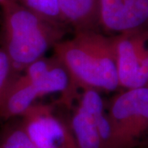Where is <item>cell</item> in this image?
Segmentation results:
<instances>
[{
  "label": "cell",
  "instance_id": "obj_1",
  "mask_svg": "<svg viewBox=\"0 0 148 148\" xmlns=\"http://www.w3.org/2000/svg\"><path fill=\"white\" fill-rule=\"evenodd\" d=\"M53 49L69 73L73 99L78 89L113 91L119 87L114 36L99 31L75 32Z\"/></svg>",
  "mask_w": 148,
  "mask_h": 148
},
{
  "label": "cell",
  "instance_id": "obj_2",
  "mask_svg": "<svg viewBox=\"0 0 148 148\" xmlns=\"http://www.w3.org/2000/svg\"><path fill=\"white\" fill-rule=\"evenodd\" d=\"M1 6L3 14L2 48L19 73L45 57L49 49L64 39L63 25L48 21L15 0H7Z\"/></svg>",
  "mask_w": 148,
  "mask_h": 148
},
{
  "label": "cell",
  "instance_id": "obj_3",
  "mask_svg": "<svg viewBox=\"0 0 148 148\" xmlns=\"http://www.w3.org/2000/svg\"><path fill=\"white\" fill-rule=\"evenodd\" d=\"M53 93H60L62 102L71 106L73 99L69 73L54 55L40 58L14 79L0 106V118L21 117L38 98Z\"/></svg>",
  "mask_w": 148,
  "mask_h": 148
},
{
  "label": "cell",
  "instance_id": "obj_4",
  "mask_svg": "<svg viewBox=\"0 0 148 148\" xmlns=\"http://www.w3.org/2000/svg\"><path fill=\"white\" fill-rule=\"evenodd\" d=\"M109 148H134L148 134V87L127 89L111 101Z\"/></svg>",
  "mask_w": 148,
  "mask_h": 148
},
{
  "label": "cell",
  "instance_id": "obj_5",
  "mask_svg": "<svg viewBox=\"0 0 148 148\" xmlns=\"http://www.w3.org/2000/svg\"><path fill=\"white\" fill-rule=\"evenodd\" d=\"M69 125L77 148H109L110 126L100 91L82 90Z\"/></svg>",
  "mask_w": 148,
  "mask_h": 148
},
{
  "label": "cell",
  "instance_id": "obj_6",
  "mask_svg": "<svg viewBox=\"0 0 148 148\" xmlns=\"http://www.w3.org/2000/svg\"><path fill=\"white\" fill-rule=\"evenodd\" d=\"M119 86L148 87V28L114 36Z\"/></svg>",
  "mask_w": 148,
  "mask_h": 148
},
{
  "label": "cell",
  "instance_id": "obj_7",
  "mask_svg": "<svg viewBox=\"0 0 148 148\" xmlns=\"http://www.w3.org/2000/svg\"><path fill=\"white\" fill-rule=\"evenodd\" d=\"M21 118L24 130L38 148H77L69 125L55 115L53 106L35 103Z\"/></svg>",
  "mask_w": 148,
  "mask_h": 148
},
{
  "label": "cell",
  "instance_id": "obj_8",
  "mask_svg": "<svg viewBox=\"0 0 148 148\" xmlns=\"http://www.w3.org/2000/svg\"><path fill=\"white\" fill-rule=\"evenodd\" d=\"M100 27L116 35L146 27L148 0H99Z\"/></svg>",
  "mask_w": 148,
  "mask_h": 148
},
{
  "label": "cell",
  "instance_id": "obj_9",
  "mask_svg": "<svg viewBox=\"0 0 148 148\" xmlns=\"http://www.w3.org/2000/svg\"><path fill=\"white\" fill-rule=\"evenodd\" d=\"M64 24L74 32L98 31L99 0H58Z\"/></svg>",
  "mask_w": 148,
  "mask_h": 148
},
{
  "label": "cell",
  "instance_id": "obj_10",
  "mask_svg": "<svg viewBox=\"0 0 148 148\" xmlns=\"http://www.w3.org/2000/svg\"><path fill=\"white\" fill-rule=\"evenodd\" d=\"M21 6L42 16L48 21L63 25L64 22L60 13L58 0H15Z\"/></svg>",
  "mask_w": 148,
  "mask_h": 148
},
{
  "label": "cell",
  "instance_id": "obj_11",
  "mask_svg": "<svg viewBox=\"0 0 148 148\" xmlns=\"http://www.w3.org/2000/svg\"><path fill=\"white\" fill-rule=\"evenodd\" d=\"M0 148H38L27 135L21 121L6 127L0 140Z\"/></svg>",
  "mask_w": 148,
  "mask_h": 148
},
{
  "label": "cell",
  "instance_id": "obj_12",
  "mask_svg": "<svg viewBox=\"0 0 148 148\" xmlns=\"http://www.w3.org/2000/svg\"><path fill=\"white\" fill-rule=\"evenodd\" d=\"M19 74L5 50L0 48V106L10 85Z\"/></svg>",
  "mask_w": 148,
  "mask_h": 148
},
{
  "label": "cell",
  "instance_id": "obj_13",
  "mask_svg": "<svg viewBox=\"0 0 148 148\" xmlns=\"http://www.w3.org/2000/svg\"><path fill=\"white\" fill-rule=\"evenodd\" d=\"M5 1H7V0H0V5H1V4H2L3 3H4Z\"/></svg>",
  "mask_w": 148,
  "mask_h": 148
},
{
  "label": "cell",
  "instance_id": "obj_14",
  "mask_svg": "<svg viewBox=\"0 0 148 148\" xmlns=\"http://www.w3.org/2000/svg\"><path fill=\"white\" fill-rule=\"evenodd\" d=\"M147 148H148V147H147Z\"/></svg>",
  "mask_w": 148,
  "mask_h": 148
}]
</instances>
